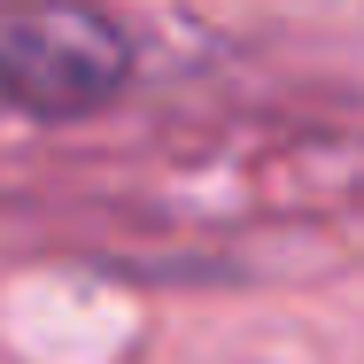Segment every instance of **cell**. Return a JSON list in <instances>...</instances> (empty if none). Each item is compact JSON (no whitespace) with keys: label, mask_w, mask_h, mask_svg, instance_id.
Masks as SVG:
<instances>
[{"label":"cell","mask_w":364,"mask_h":364,"mask_svg":"<svg viewBox=\"0 0 364 364\" xmlns=\"http://www.w3.org/2000/svg\"><path fill=\"white\" fill-rule=\"evenodd\" d=\"M132 70L124 31L85 0H16L0 23V85L23 117H85Z\"/></svg>","instance_id":"6da1fadb"}]
</instances>
